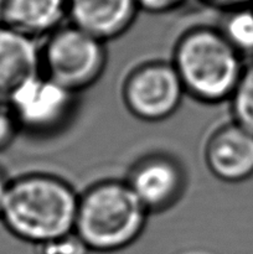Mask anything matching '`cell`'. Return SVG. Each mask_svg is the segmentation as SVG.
Masks as SVG:
<instances>
[{
    "instance_id": "6da1fadb",
    "label": "cell",
    "mask_w": 253,
    "mask_h": 254,
    "mask_svg": "<svg viewBox=\"0 0 253 254\" xmlns=\"http://www.w3.org/2000/svg\"><path fill=\"white\" fill-rule=\"evenodd\" d=\"M78 198L59 176L26 174L10 181L0 220L15 237L39 247L74 232Z\"/></svg>"
},
{
    "instance_id": "7a4b0ae2",
    "label": "cell",
    "mask_w": 253,
    "mask_h": 254,
    "mask_svg": "<svg viewBox=\"0 0 253 254\" xmlns=\"http://www.w3.org/2000/svg\"><path fill=\"white\" fill-rule=\"evenodd\" d=\"M243 60L220 29L197 26L179 37L171 64L186 96L220 104L232 97L245 69Z\"/></svg>"
},
{
    "instance_id": "3957f363",
    "label": "cell",
    "mask_w": 253,
    "mask_h": 254,
    "mask_svg": "<svg viewBox=\"0 0 253 254\" xmlns=\"http://www.w3.org/2000/svg\"><path fill=\"white\" fill-rule=\"evenodd\" d=\"M149 215L126 180L98 181L79 193L74 232L91 252H119L139 240Z\"/></svg>"
},
{
    "instance_id": "277c9868",
    "label": "cell",
    "mask_w": 253,
    "mask_h": 254,
    "mask_svg": "<svg viewBox=\"0 0 253 254\" xmlns=\"http://www.w3.org/2000/svg\"><path fill=\"white\" fill-rule=\"evenodd\" d=\"M107 61L106 42L72 24L49 35L41 46V73L74 94L99 81Z\"/></svg>"
},
{
    "instance_id": "5b68a950",
    "label": "cell",
    "mask_w": 253,
    "mask_h": 254,
    "mask_svg": "<svg viewBox=\"0 0 253 254\" xmlns=\"http://www.w3.org/2000/svg\"><path fill=\"white\" fill-rule=\"evenodd\" d=\"M186 96L179 74L168 61L144 62L130 71L122 88L126 108L148 123L170 118Z\"/></svg>"
},
{
    "instance_id": "8992f818",
    "label": "cell",
    "mask_w": 253,
    "mask_h": 254,
    "mask_svg": "<svg viewBox=\"0 0 253 254\" xmlns=\"http://www.w3.org/2000/svg\"><path fill=\"white\" fill-rule=\"evenodd\" d=\"M77 94L40 73L15 93L11 106L21 130L49 135L63 128L76 108Z\"/></svg>"
},
{
    "instance_id": "52a82bcc",
    "label": "cell",
    "mask_w": 253,
    "mask_h": 254,
    "mask_svg": "<svg viewBox=\"0 0 253 254\" xmlns=\"http://www.w3.org/2000/svg\"><path fill=\"white\" fill-rule=\"evenodd\" d=\"M126 181L150 215L174 207L186 189L185 170L166 154L141 158L131 166Z\"/></svg>"
},
{
    "instance_id": "ba28073f",
    "label": "cell",
    "mask_w": 253,
    "mask_h": 254,
    "mask_svg": "<svg viewBox=\"0 0 253 254\" xmlns=\"http://www.w3.org/2000/svg\"><path fill=\"white\" fill-rule=\"evenodd\" d=\"M205 163L208 171L223 183L248 180L253 176V134L231 119L208 136Z\"/></svg>"
},
{
    "instance_id": "9c48e42d",
    "label": "cell",
    "mask_w": 253,
    "mask_h": 254,
    "mask_svg": "<svg viewBox=\"0 0 253 254\" xmlns=\"http://www.w3.org/2000/svg\"><path fill=\"white\" fill-rule=\"evenodd\" d=\"M41 73V46L0 22V102L9 103L30 79Z\"/></svg>"
},
{
    "instance_id": "30bf717a",
    "label": "cell",
    "mask_w": 253,
    "mask_h": 254,
    "mask_svg": "<svg viewBox=\"0 0 253 254\" xmlns=\"http://www.w3.org/2000/svg\"><path fill=\"white\" fill-rule=\"evenodd\" d=\"M139 10L138 0H67L69 24L106 44L130 29Z\"/></svg>"
},
{
    "instance_id": "8fae6325",
    "label": "cell",
    "mask_w": 253,
    "mask_h": 254,
    "mask_svg": "<svg viewBox=\"0 0 253 254\" xmlns=\"http://www.w3.org/2000/svg\"><path fill=\"white\" fill-rule=\"evenodd\" d=\"M1 24L40 40L63 26L67 0H2Z\"/></svg>"
},
{
    "instance_id": "7c38bea8",
    "label": "cell",
    "mask_w": 253,
    "mask_h": 254,
    "mask_svg": "<svg viewBox=\"0 0 253 254\" xmlns=\"http://www.w3.org/2000/svg\"><path fill=\"white\" fill-rule=\"evenodd\" d=\"M220 30L243 59H253V5L227 11Z\"/></svg>"
},
{
    "instance_id": "4fadbf2b",
    "label": "cell",
    "mask_w": 253,
    "mask_h": 254,
    "mask_svg": "<svg viewBox=\"0 0 253 254\" xmlns=\"http://www.w3.org/2000/svg\"><path fill=\"white\" fill-rule=\"evenodd\" d=\"M228 102L232 121L253 134V61L245 66L240 82Z\"/></svg>"
},
{
    "instance_id": "5bb4252c",
    "label": "cell",
    "mask_w": 253,
    "mask_h": 254,
    "mask_svg": "<svg viewBox=\"0 0 253 254\" xmlns=\"http://www.w3.org/2000/svg\"><path fill=\"white\" fill-rule=\"evenodd\" d=\"M40 254H89L91 250L76 232L39 246Z\"/></svg>"
},
{
    "instance_id": "9a60e30c",
    "label": "cell",
    "mask_w": 253,
    "mask_h": 254,
    "mask_svg": "<svg viewBox=\"0 0 253 254\" xmlns=\"http://www.w3.org/2000/svg\"><path fill=\"white\" fill-rule=\"evenodd\" d=\"M21 130L19 121L9 103L0 102V151L11 145L17 133Z\"/></svg>"
},
{
    "instance_id": "2e32d148",
    "label": "cell",
    "mask_w": 253,
    "mask_h": 254,
    "mask_svg": "<svg viewBox=\"0 0 253 254\" xmlns=\"http://www.w3.org/2000/svg\"><path fill=\"white\" fill-rule=\"evenodd\" d=\"M188 0H138L140 10L150 14H165L183 6Z\"/></svg>"
},
{
    "instance_id": "e0dca14e",
    "label": "cell",
    "mask_w": 253,
    "mask_h": 254,
    "mask_svg": "<svg viewBox=\"0 0 253 254\" xmlns=\"http://www.w3.org/2000/svg\"><path fill=\"white\" fill-rule=\"evenodd\" d=\"M205 1L212 6L218 7V9L226 10V11L253 5V0H205Z\"/></svg>"
},
{
    "instance_id": "ac0fdd59",
    "label": "cell",
    "mask_w": 253,
    "mask_h": 254,
    "mask_svg": "<svg viewBox=\"0 0 253 254\" xmlns=\"http://www.w3.org/2000/svg\"><path fill=\"white\" fill-rule=\"evenodd\" d=\"M9 184H10V181H7L6 179H5V176L0 173V216H1L2 207H4L5 198H6Z\"/></svg>"
}]
</instances>
